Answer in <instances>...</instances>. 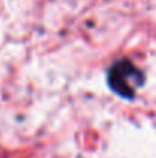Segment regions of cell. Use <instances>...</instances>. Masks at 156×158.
<instances>
[{
  "label": "cell",
  "mask_w": 156,
  "mask_h": 158,
  "mask_svg": "<svg viewBox=\"0 0 156 158\" xmlns=\"http://www.w3.org/2000/svg\"><path fill=\"white\" fill-rule=\"evenodd\" d=\"M107 81L121 97L133 98L136 89L144 83V74L129 60H119L109 69Z\"/></svg>",
  "instance_id": "6da1fadb"
}]
</instances>
